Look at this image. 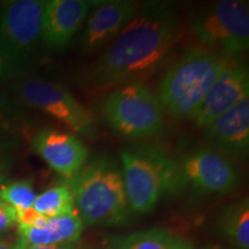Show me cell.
I'll return each instance as SVG.
<instances>
[{
    "mask_svg": "<svg viewBox=\"0 0 249 249\" xmlns=\"http://www.w3.org/2000/svg\"><path fill=\"white\" fill-rule=\"evenodd\" d=\"M179 37L180 17L172 5H143L77 81L97 88L141 82L160 66Z\"/></svg>",
    "mask_w": 249,
    "mask_h": 249,
    "instance_id": "1",
    "label": "cell"
},
{
    "mask_svg": "<svg viewBox=\"0 0 249 249\" xmlns=\"http://www.w3.org/2000/svg\"><path fill=\"white\" fill-rule=\"evenodd\" d=\"M64 185L73 195L83 225L120 226L128 223L130 210L121 166L110 156H96Z\"/></svg>",
    "mask_w": 249,
    "mask_h": 249,
    "instance_id": "2",
    "label": "cell"
},
{
    "mask_svg": "<svg viewBox=\"0 0 249 249\" xmlns=\"http://www.w3.org/2000/svg\"><path fill=\"white\" fill-rule=\"evenodd\" d=\"M229 61L208 49H186L170 65L158 86L156 95L164 112L177 120H192Z\"/></svg>",
    "mask_w": 249,
    "mask_h": 249,
    "instance_id": "3",
    "label": "cell"
},
{
    "mask_svg": "<svg viewBox=\"0 0 249 249\" xmlns=\"http://www.w3.org/2000/svg\"><path fill=\"white\" fill-rule=\"evenodd\" d=\"M120 163L124 192L133 213H150L161 197L185 189L179 160L160 147L142 144L121 149Z\"/></svg>",
    "mask_w": 249,
    "mask_h": 249,
    "instance_id": "4",
    "label": "cell"
},
{
    "mask_svg": "<svg viewBox=\"0 0 249 249\" xmlns=\"http://www.w3.org/2000/svg\"><path fill=\"white\" fill-rule=\"evenodd\" d=\"M164 110L150 87L132 82L114 89L102 99V120L118 135L129 140L160 136L165 129Z\"/></svg>",
    "mask_w": 249,
    "mask_h": 249,
    "instance_id": "5",
    "label": "cell"
},
{
    "mask_svg": "<svg viewBox=\"0 0 249 249\" xmlns=\"http://www.w3.org/2000/svg\"><path fill=\"white\" fill-rule=\"evenodd\" d=\"M192 34L207 48L226 59L249 49V7L242 0H220L201 9L193 18Z\"/></svg>",
    "mask_w": 249,
    "mask_h": 249,
    "instance_id": "6",
    "label": "cell"
},
{
    "mask_svg": "<svg viewBox=\"0 0 249 249\" xmlns=\"http://www.w3.org/2000/svg\"><path fill=\"white\" fill-rule=\"evenodd\" d=\"M18 102L60 121L71 132L93 140L98 135L95 117L60 83L42 79H21L11 86Z\"/></svg>",
    "mask_w": 249,
    "mask_h": 249,
    "instance_id": "7",
    "label": "cell"
},
{
    "mask_svg": "<svg viewBox=\"0 0 249 249\" xmlns=\"http://www.w3.org/2000/svg\"><path fill=\"white\" fill-rule=\"evenodd\" d=\"M44 0H11L0 7V46L13 57L31 62L42 40Z\"/></svg>",
    "mask_w": 249,
    "mask_h": 249,
    "instance_id": "8",
    "label": "cell"
},
{
    "mask_svg": "<svg viewBox=\"0 0 249 249\" xmlns=\"http://www.w3.org/2000/svg\"><path fill=\"white\" fill-rule=\"evenodd\" d=\"M185 188L192 187L200 194H227L240 183V174L230 160L209 147H202L179 160Z\"/></svg>",
    "mask_w": 249,
    "mask_h": 249,
    "instance_id": "9",
    "label": "cell"
},
{
    "mask_svg": "<svg viewBox=\"0 0 249 249\" xmlns=\"http://www.w3.org/2000/svg\"><path fill=\"white\" fill-rule=\"evenodd\" d=\"M247 98H249L247 65L244 61L230 59L225 70L205 93L192 120H194L196 127L205 129L217 118Z\"/></svg>",
    "mask_w": 249,
    "mask_h": 249,
    "instance_id": "10",
    "label": "cell"
},
{
    "mask_svg": "<svg viewBox=\"0 0 249 249\" xmlns=\"http://www.w3.org/2000/svg\"><path fill=\"white\" fill-rule=\"evenodd\" d=\"M98 1L49 0L45 4L42 43L46 51L60 53L82 29L90 11Z\"/></svg>",
    "mask_w": 249,
    "mask_h": 249,
    "instance_id": "11",
    "label": "cell"
},
{
    "mask_svg": "<svg viewBox=\"0 0 249 249\" xmlns=\"http://www.w3.org/2000/svg\"><path fill=\"white\" fill-rule=\"evenodd\" d=\"M141 6L132 0L98 1L81 29V49L85 52L101 49L132 21Z\"/></svg>",
    "mask_w": 249,
    "mask_h": 249,
    "instance_id": "12",
    "label": "cell"
},
{
    "mask_svg": "<svg viewBox=\"0 0 249 249\" xmlns=\"http://www.w3.org/2000/svg\"><path fill=\"white\" fill-rule=\"evenodd\" d=\"M30 145L33 151L64 179L75 174L88 160V148L77 136L52 128L36 132Z\"/></svg>",
    "mask_w": 249,
    "mask_h": 249,
    "instance_id": "13",
    "label": "cell"
},
{
    "mask_svg": "<svg viewBox=\"0 0 249 249\" xmlns=\"http://www.w3.org/2000/svg\"><path fill=\"white\" fill-rule=\"evenodd\" d=\"M204 139L208 147L225 157L245 160L249 151V98L209 124Z\"/></svg>",
    "mask_w": 249,
    "mask_h": 249,
    "instance_id": "14",
    "label": "cell"
},
{
    "mask_svg": "<svg viewBox=\"0 0 249 249\" xmlns=\"http://www.w3.org/2000/svg\"><path fill=\"white\" fill-rule=\"evenodd\" d=\"M83 225L79 214L49 218L42 227L18 226V239L34 246L75 244L82 234Z\"/></svg>",
    "mask_w": 249,
    "mask_h": 249,
    "instance_id": "15",
    "label": "cell"
},
{
    "mask_svg": "<svg viewBox=\"0 0 249 249\" xmlns=\"http://www.w3.org/2000/svg\"><path fill=\"white\" fill-rule=\"evenodd\" d=\"M220 230L227 240L238 249H249L248 198L227 205L220 216Z\"/></svg>",
    "mask_w": 249,
    "mask_h": 249,
    "instance_id": "16",
    "label": "cell"
},
{
    "mask_svg": "<svg viewBox=\"0 0 249 249\" xmlns=\"http://www.w3.org/2000/svg\"><path fill=\"white\" fill-rule=\"evenodd\" d=\"M176 239L172 233L161 227L112 236L105 249H170Z\"/></svg>",
    "mask_w": 249,
    "mask_h": 249,
    "instance_id": "17",
    "label": "cell"
},
{
    "mask_svg": "<svg viewBox=\"0 0 249 249\" xmlns=\"http://www.w3.org/2000/svg\"><path fill=\"white\" fill-rule=\"evenodd\" d=\"M33 208L48 218L68 216L75 213L73 195L64 183L46 189L36 197Z\"/></svg>",
    "mask_w": 249,
    "mask_h": 249,
    "instance_id": "18",
    "label": "cell"
},
{
    "mask_svg": "<svg viewBox=\"0 0 249 249\" xmlns=\"http://www.w3.org/2000/svg\"><path fill=\"white\" fill-rule=\"evenodd\" d=\"M36 197L33 182L27 179L5 183L0 188V200L6 202L17 211L33 207Z\"/></svg>",
    "mask_w": 249,
    "mask_h": 249,
    "instance_id": "19",
    "label": "cell"
},
{
    "mask_svg": "<svg viewBox=\"0 0 249 249\" xmlns=\"http://www.w3.org/2000/svg\"><path fill=\"white\" fill-rule=\"evenodd\" d=\"M23 123V112L18 102L0 89V134H15L22 128Z\"/></svg>",
    "mask_w": 249,
    "mask_h": 249,
    "instance_id": "20",
    "label": "cell"
},
{
    "mask_svg": "<svg viewBox=\"0 0 249 249\" xmlns=\"http://www.w3.org/2000/svg\"><path fill=\"white\" fill-rule=\"evenodd\" d=\"M31 68V62L22 61L13 57L0 46V83L22 77L29 73Z\"/></svg>",
    "mask_w": 249,
    "mask_h": 249,
    "instance_id": "21",
    "label": "cell"
},
{
    "mask_svg": "<svg viewBox=\"0 0 249 249\" xmlns=\"http://www.w3.org/2000/svg\"><path fill=\"white\" fill-rule=\"evenodd\" d=\"M49 218L44 214L39 213L33 207L28 209L17 211V222L21 227H42L48 222Z\"/></svg>",
    "mask_w": 249,
    "mask_h": 249,
    "instance_id": "22",
    "label": "cell"
},
{
    "mask_svg": "<svg viewBox=\"0 0 249 249\" xmlns=\"http://www.w3.org/2000/svg\"><path fill=\"white\" fill-rule=\"evenodd\" d=\"M17 223V210L0 200V234L8 231Z\"/></svg>",
    "mask_w": 249,
    "mask_h": 249,
    "instance_id": "23",
    "label": "cell"
},
{
    "mask_svg": "<svg viewBox=\"0 0 249 249\" xmlns=\"http://www.w3.org/2000/svg\"><path fill=\"white\" fill-rule=\"evenodd\" d=\"M21 138L17 134H0V156L9 155L21 144Z\"/></svg>",
    "mask_w": 249,
    "mask_h": 249,
    "instance_id": "24",
    "label": "cell"
},
{
    "mask_svg": "<svg viewBox=\"0 0 249 249\" xmlns=\"http://www.w3.org/2000/svg\"><path fill=\"white\" fill-rule=\"evenodd\" d=\"M75 244H66V245H55V246H34L24 242L21 239H18L17 242L13 244V249H76Z\"/></svg>",
    "mask_w": 249,
    "mask_h": 249,
    "instance_id": "25",
    "label": "cell"
},
{
    "mask_svg": "<svg viewBox=\"0 0 249 249\" xmlns=\"http://www.w3.org/2000/svg\"><path fill=\"white\" fill-rule=\"evenodd\" d=\"M13 157L11 155L0 156V188L7 181V178L13 167Z\"/></svg>",
    "mask_w": 249,
    "mask_h": 249,
    "instance_id": "26",
    "label": "cell"
},
{
    "mask_svg": "<svg viewBox=\"0 0 249 249\" xmlns=\"http://www.w3.org/2000/svg\"><path fill=\"white\" fill-rule=\"evenodd\" d=\"M170 249H194V246L191 241L186 240V239L176 238L171 245Z\"/></svg>",
    "mask_w": 249,
    "mask_h": 249,
    "instance_id": "27",
    "label": "cell"
},
{
    "mask_svg": "<svg viewBox=\"0 0 249 249\" xmlns=\"http://www.w3.org/2000/svg\"><path fill=\"white\" fill-rule=\"evenodd\" d=\"M0 249H13V244L4 239H0Z\"/></svg>",
    "mask_w": 249,
    "mask_h": 249,
    "instance_id": "28",
    "label": "cell"
},
{
    "mask_svg": "<svg viewBox=\"0 0 249 249\" xmlns=\"http://www.w3.org/2000/svg\"><path fill=\"white\" fill-rule=\"evenodd\" d=\"M203 249H213V248H203Z\"/></svg>",
    "mask_w": 249,
    "mask_h": 249,
    "instance_id": "29",
    "label": "cell"
}]
</instances>
